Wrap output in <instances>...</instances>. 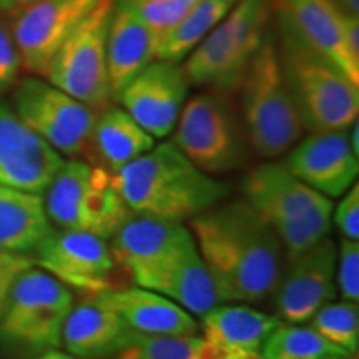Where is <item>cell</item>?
Listing matches in <instances>:
<instances>
[{"label": "cell", "instance_id": "cell-1", "mask_svg": "<svg viewBox=\"0 0 359 359\" xmlns=\"http://www.w3.org/2000/svg\"><path fill=\"white\" fill-rule=\"evenodd\" d=\"M222 303L263 302L275 290L283 248L246 201L218 203L188 222Z\"/></svg>", "mask_w": 359, "mask_h": 359}, {"label": "cell", "instance_id": "cell-2", "mask_svg": "<svg viewBox=\"0 0 359 359\" xmlns=\"http://www.w3.org/2000/svg\"><path fill=\"white\" fill-rule=\"evenodd\" d=\"M133 215L185 223L222 203L230 185L201 172L173 142H163L114 173Z\"/></svg>", "mask_w": 359, "mask_h": 359}, {"label": "cell", "instance_id": "cell-3", "mask_svg": "<svg viewBox=\"0 0 359 359\" xmlns=\"http://www.w3.org/2000/svg\"><path fill=\"white\" fill-rule=\"evenodd\" d=\"M275 12L280 34L278 53L303 128L309 133L348 130L358 120L359 85L304 43L290 22Z\"/></svg>", "mask_w": 359, "mask_h": 359}, {"label": "cell", "instance_id": "cell-4", "mask_svg": "<svg viewBox=\"0 0 359 359\" xmlns=\"http://www.w3.org/2000/svg\"><path fill=\"white\" fill-rule=\"evenodd\" d=\"M238 90L246 140L259 156L278 158L302 140L304 128L271 30L251 58Z\"/></svg>", "mask_w": 359, "mask_h": 359}, {"label": "cell", "instance_id": "cell-5", "mask_svg": "<svg viewBox=\"0 0 359 359\" xmlns=\"http://www.w3.org/2000/svg\"><path fill=\"white\" fill-rule=\"evenodd\" d=\"M273 0H236L231 11L193 50L183 74L190 85L217 92L240 87L251 58L269 34Z\"/></svg>", "mask_w": 359, "mask_h": 359}, {"label": "cell", "instance_id": "cell-6", "mask_svg": "<svg viewBox=\"0 0 359 359\" xmlns=\"http://www.w3.org/2000/svg\"><path fill=\"white\" fill-rule=\"evenodd\" d=\"M42 196L52 226L107 241L132 215L114 173L80 158L65 160Z\"/></svg>", "mask_w": 359, "mask_h": 359}, {"label": "cell", "instance_id": "cell-7", "mask_svg": "<svg viewBox=\"0 0 359 359\" xmlns=\"http://www.w3.org/2000/svg\"><path fill=\"white\" fill-rule=\"evenodd\" d=\"M74 306L64 283L39 266L22 271L13 281L0 313V343L27 358L62 346V330Z\"/></svg>", "mask_w": 359, "mask_h": 359}, {"label": "cell", "instance_id": "cell-8", "mask_svg": "<svg viewBox=\"0 0 359 359\" xmlns=\"http://www.w3.org/2000/svg\"><path fill=\"white\" fill-rule=\"evenodd\" d=\"M172 133L175 147L208 175L241 167L248 151L241 116L226 93L217 90L185 102Z\"/></svg>", "mask_w": 359, "mask_h": 359}, {"label": "cell", "instance_id": "cell-9", "mask_svg": "<svg viewBox=\"0 0 359 359\" xmlns=\"http://www.w3.org/2000/svg\"><path fill=\"white\" fill-rule=\"evenodd\" d=\"M114 7L115 0H100L60 45L45 75L57 88L98 111L111 102L107 35Z\"/></svg>", "mask_w": 359, "mask_h": 359}, {"label": "cell", "instance_id": "cell-10", "mask_svg": "<svg viewBox=\"0 0 359 359\" xmlns=\"http://www.w3.org/2000/svg\"><path fill=\"white\" fill-rule=\"evenodd\" d=\"M12 109L27 127L62 156H87L90 138L100 114L98 110L40 77L19 82L13 90Z\"/></svg>", "mask_w": 359, "mask_h": 359}, {"label": "cell", "instance_id": "cell-11", "mask_svg": "<svg viewBox=\"0 0 359 359\" xmlns=\"http://www.w3.org/2000/svg\"><path fill=\"white\" fill-rule=\"evenodd\" d=\"M42 268L67 288L87 296L114 288L115 259L107 240L82 231L52 230L32 253Z\"/></svg>", "mask_w": 359, "mask_h": 359}, {"label": "cell", "instance_id": "cell-12", "mask_svg": "<svg viewBox=\"0 0 359 359\" xmlns=\"http://www.w3.org/2000/svg\"><path fill=\"white\" fill-rule=\"evenodd\" d=\"M336 251L338 245L325 238L306 251L288 257L275 290L276 316L288 325L308 323L336 296Z\"/></svg>", "mask_w": 359, "mask_h": 359}, {"label": "cell", "instance_id": "cell-13", "mask_svg": "<svg viewBox=\"0 0 359 359\" xmlns=\"http://www.w3.org/2000/svg\"><path fill=\"white\" fill-rule=\"evenodd\" d=\"M100 0H34L19 8L12 39L22 69L45 77L52 58Z\"/></svg>", "mask_w": 359, "mask_h": 359}, {"label": "cell", "instance_id": "cell-14", "mask_svg": "<svg viewBox=\"0 0 359 359\" xmlns=\"http://www.w3.org/2000/svg\"><path fill=\"white\" fill-rule=\"evenodd\" d=\"M64 156L0 102V185L43 195Z\"/></svg>", "mask_w": 359, "mask_h": 359}, {"label": "cell", "instance_id": "cell-15", "mask_svg": "<svg viewBox=\"0 0 359 359\" xmlns=\"http://www.w3.org/2000/svg\"><path fill=\"white\" fill-rule=\"evenodd\" d=\"M188 80L182 65L154 60L122 90L123 110L154 138L172 135L188 95Z\"/></svg>", "mask_w": 359, "mask_h": 359}, {"label": "cell", "instance_id": "cell-16", "mask_svg": "<svg viewBox=\"0 0 359 359\" xmlns=\"http://www.w3.org/2000/svg\"><path fill=\"white\" fill-rule=\"evenodd\" d=\"M110 240L115 263L132 276L137 286L195 241L185 223L133 213Z\"/></svg>", "mask_w": 359, "mask_h": 359}, {"label": "cell", "instance_id": "cell-17", "mask_svg": "<svg viewBox=\"0 0 359 359\" xmlns=\"http://www.w3.org/2000/svg\"><path fill=\"white\" fill-rule=\"evenodd\" d=\"M286 168L326 198H339L358 180L359 160L348 140V130L311 132L291 148Z\"/></svg>", "mask_w": 359, "mask_h": 359}, {"label": "cell", "instance_id": "cell-18", "mask_svg": "<svg viewBox=\"0 0 359 359\" xmlns=\"http://www.w3.org/2000/svg\"><path fill=\"white\" fill-rule=\"evenodd\" d=\"M241 188L246 203L269 228L334 206L333 201L303 183L283 163H263L251 170Z\"/></svg>", "mask_w": 359, "mask_h": 359}, {"label": "cell", "instance_id": "cell-19", "mask_svg": "<svg viewBox=\"0 0 359 359\" xmlns=\"http://www.w3.org/2000/svg\"><path fill=\"white\" fill-rule=\"evenodd\" d=\"M273 7L314 52L338 67L359 85V65L348 53L343 35L344 8L338 0H273Z\"/></svg>", "mask_w": 359, "mask_h": 359}, {"label": "cell", "instance_id": "cell-20", "mask_svg": "<svg viewBox=\"0 0 359 359\" xmlns=\"http://www.w3.org/2000/svg\"><path fill=\"white\" fill-rule=\"evenodd\" d=\"M158 39L125 0H115L107 35V70L111 100L156 60Z\"/></svg>", "mask_w": 359, "mask_h": 359}, {"label": "cell", "instance_id": "cell-21", "mask_svg": "<svg viewBox=\"0 0 359 359\" xmlns=\"http://www.w3.org/2000/svg\"><path fill=\"white\" fill-rule=\"evenodd\" d=\"M135 334L118 313L87 296L72 306L62 330V346L77 359H103L127 346Z\"/></svg>", "mask_w": 359, "mask_h": 359}, {"label": "cell", "instance_id": "cell-22", "mask_svg": "<svg viewBox=\"0 0 359 359\" xmlns=\"http://www.w3.org/2000/svg\"><path fill=\"white\" fill-rule=\"evenodd\" d=\"M93 298L123 318L133 331L154 336H196L198 323L191 313L156 291L130 286L109 290Z\"/></svg>", "mask_w": 359, "mask_h": 359}, {"label": "cell", "instance_id": "cell-23", "mask_svg": "<svg viewBox=\"0 0 359 359\" xmlns=\"http://www.w3.org/2000/svg\"><path fill=\"white\" fill-rule=\"evenodd\" d=\"M142 288L156 291L188 313L203 316L222 303L195 241L142 281Z\"/></svg>", "mask_w": 359, "mask_h": 359}, {"label": "cell", "instance_id": "cell-24", "mask_svg": "<svg viewBox=\"0 0 359 359\" xmlns=\"http://www.w3.org/2000/svg\"><path fill=\"white\" fill-rule=\"evenodd\" d=\"M200 318L201 338L226 353H262L264 341L283 323L246 303H219Z\"/></svg>", "mask_w": 359, "mask_h": 359}, {"label": "cell", "instance_id": "cell-25", "mask_svg": "<svg viewBox=\"0 0 359 359\" xmlns=\"http://www.w3.org/2000/svg\"><path fill=\"white\" fill-rule=\"evenodd\" d=\"M155 140L123 109L107 107L97 116L87 154L98 161L95 165L115 173L151 150Z\"/></svg>", "mask_w": 359, "mask_h": 359}, {"label": "cell", "instance_id": "cell-26", "mask_svg": "<svg viewBox=\"0 0 359 359\" xmlns=\"http://www.w3.org/2000/svg\"><path fill=\"white\" fill-rule=\"evenodd\" d=\"M52 230L42 195L0 185V251L32 257Z\"/></svg>", "mask_w": 359, "mask_h": 359}, {"label": "cell", "instance_id": "cell-27", "mask_svg": "<svg viewBox=\"0 0 359 359\" xmlns=\"http://www.w3.org/2000/svg\"><path fill=\"white\" fill-rule=\"evenodd\" d=\"M236 0H200L156 45V60L180 64L224 19Z\"/></svg>", "mask_w": 359, "mask_h": 359}, {"label": "cell", "instance_id": "cell-28", "mask_svg": "<svg viewBox=\"0 0 359 359\" xmlns=\"http://www.w3.org/2000/svg\"><path fill=\"white\" fill-rule=\"evenodd\" d=\"M263 359H331L349 358L311 326L281 325L268 336L262 348Z\"/></svg>", "mask_w": 359, "mask_h": 359}, {"label": "cell", "instance_id": "cell-29", "mask_svg": "<svg viewBox=\"0 0 359 359\" xmlns=\"http://www.w3.org/2000/svg\"><path fill=\"white\" fill-rule=\"evenodd\" d=\"M206 343L201 336H154L137 333L127 346L103 359H201Z\"/></svg>", "mask_w": 359, "mask_h": 359}, {"label": "cell", "instance_id": "cell-30", "mask_svg": "<svg viewBox=\"0 0 359 359\" xmlns=\"http://www.w3.org/2000/svg\"><path fill=\"white\" fill-rule=\"evenodd\" d=\"M311 326L331 344L343 349L349 358L358 356L359 349V311L358 303H326L311 318Z\"/></svg>", "mask_w": 359, "mask_h": 359}, {"label": "cell", "instance_id": "cell-31", "mask_svg": "<svg viewBox=\"0 0 359 359\" xmlns=\"http://www.w3.org/2000/svg\"><path fill=\"white\" fill-rule=\"evenodd\" d=\"M142 17L156 39L165 37L200 0H125Z\"/></svg>", "mask_w": 359, "mask_h": 359}, {"label": "cell", "instance_id": "cell-32", "mask_svg": "<svg viewBox=\"0 0 359 359\" xmlns=\"http://www.w3.org/2000/svg\"><path fill=\"white\" fill-rule=\"evenodd\" d=\"M336 293L343 302H359V243L341 236L336 251Z\"/></svg>", "mask_w": 359, "mask_h": 359}, {"label": "cell", "instance_id": "cell-33", "mask_svg": "<svg viewBox=\"0 0 359 359\" xmlns=\"http://www.w3.org/2000/svg\"><path fill=\"white\" fill-rule=\"evenodd\" d=\"M338 206H333V219L341 236L359 240V185L358 182L346 193L339 196Z\"/></svg>", "mask_w": 359, "mask_h": 359}, {"label": "cell", "instance_id": "cell-34", "mask_svg": "<svg viewBox=\"0 0 359 359\" xmlns=\"http://www.w3.org/2000/svg\"><path fill=\"white\" fill-rule=\"evenodd\" d=\"M20 67V57L11 30L0 22V93L15 83Z\"/></svg>", "mask_w": 359, "mask_h": 359}, {"label": "cell", "instance_id": "cell-35", "mask_svg": "<svg viewBox=\"0 0 359 359\" xmlns=\"http://www.w3.org/2000/svg\"><path fill=\"white\" fill-rule=\"evenodd\" d=\"M30 266H34V259L29 255L0 251V313L7 302L13 281L19 278L22 271Z\"/></svg>", "mask_w": 359, "mask_h": 359}, {"label": "cell", "instance_id": "cell-36", "mask_svg": "<svg viewBox=\"0 0 359 359\" xmlns=\"http://www.w3.org/2000/svg\"><path fill=\"white\" fill-rule=\"evenodd\" d=\"M343 35L348 53L351 55L354 64L359 65V15L344 12Z\"/></svg>", "mask_w": 359, "mask_h": 359}, {"label": "cell", "instance_id": "cell-37", "mask_svg": "<svg viewBox=\"0 0 359 359\" xmlns=\"http://www.w3.org/2000/svg\"><path fill=\"white\" fill-rule=\"evenodd\" d=\"M35 359H77V358L70 356L69 353H62L60 349H53V351H47V353L40 354V356H37Z\"/></svg>", "mask_w": 359, "mask_h": 359}, {"label": "cell", "instance_id": "cell-38", "mask_svg": "<svg viewBox=\"0 0 359 359\" xmlns=\"http://www.w3.org/2000/svg\"><path fill=\"white\" fill-rule=\"evenodd\" d=\"M339 6L349 13L359 15V0H338Z\"/></svg>", "mask_w": 359, "mask_h": 359}, {"label": "cell", "instance_id": "cell-39", "mask_svg": "<svg viewBox=\"0 0 359 359\" xmlns=\"http://www.w3.org/2000/svg\"><path fill=\"white\" fill-rule=\"evenodd\" d=\"M20 8V0H0V12H15Z\"/></svg>", "mask_w": 359, "mask_h": 359}, {"label": "cell", "instance_id": "cell-40", "mask_svg": "<svg viewBox=\"0 0 359 359\" xmlns=\"http://www.w3.org/2000/svg\"><path fill=\"white\" fill-rule=\"evenodd\" d=\"M30 2H34V0H20V7H24V6H27V4H30Z\"/></svg>", "mask_w": 359, "mask_h": 359}, {"label": "cell", "instance_id": "cell-41", "mask_svg": "<svg viewBox=\"0 0 359 359\" xmlns=\"http://www.w3.org/2000/svg\"><path fill=\"white\" fill-rule=\"evenodd\" d=\"M331 359H351V358H344V356H339V358H331Z\"/></svg>", "mask_w": 359, "mask_h": 359}]
</instances>
